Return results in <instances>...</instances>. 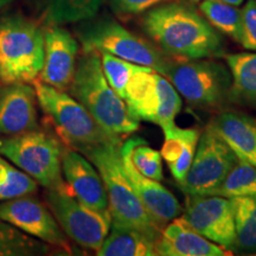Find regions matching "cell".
Instances as JSON below:
<instances>
[{
  "label": "cell",
  "instance_id": "cell-17",
  "mask_svg": "<svg viewBox=\"0 0 256 256\" xmlns=\"http://www.w3.org/2000/svg\"><path fill=\"white\" fill-rule=\"evenodd\" d=\"M37 96L26 82L5 83L0 87V133L17 136L37 130Z\"/></svg>",
  "mask_w": 256,
  "mask_h": 256
},
{
  "label": "cell",
  "instance_id": "cell-3",
  "mask_svg": "<svg viewBox=\"0 0 256 256\" xmlns=\"http://www.w3.org/2000/svg\"><path fill=\"white\" fill-rule=\"evenodd\" d=\"M121 146L110 144L92 147L82 154L90 160L104 180L112 220L110 226L139 230L156 241L165 226L147 211L130 186L124 172Z\"/></svg>",
  "mask_w": 256,
  "mask_h": 256
},
{
  "label": "cell",
  "instance_id": "cell-33",
  "mask_svg": "<svg viewBox=\"0 0 256 256\" xmlns=\"http://www.w3.org/2000/svg\"><path fill=\"white\" fill-rule=\"evenodd\" d=\"M194 2H202V0H194ZM217 2H228V4L240 6L243 2V0H217Z\"/></svg>",
  "mask_w": 256,
  "mask_h": 256
},
{
  "label": "cell",
  "instance_id": "cell-15",
  "mask_svg": "<svg viewBox=\"0 0 256 256\" xmlns=\"http://www.w3.org/2000/svg\"><path fill=\"white\" fill-rule=\"evenodd\" d=\"M43 34L44 63L40 81L60 90H68L78 60V40L60 25H46Z\"/></svg>",
  "mask_w": 256,
  "mask_h": 256
},
{
  "label": "cell",
  "instance_id": "cell-1",
  "mask_svg": "<svg viewBox=\"0 0 256 256\" xmlns=\"http://www.w3.org/2000/svg\"><path fill=\"white\" fill-rule=\"evenodd\" d=\"M142 26L146 34L174 60L218 58L226 42L204 16L190 6L168 2L145 12Z\"/></svg>",
  "mask_w": 256,
  "mask_h": 256
},
{
  "label": "cell",
  "instance_id": "cell-27",
  "mask_svg": "<svg viewBox=\"0 0 256 256\" xmlns=\"http://www.w3.org/2000/svg\"><path fill=\"white\" fill-rule=\"evenodd\" d=\"M210 194L226 198L256 197V168L238 160L222 183Z\"/></svg>",
  "mask_w": 256,
  "mask_h": 256
},
{
  "label": "cell",
  "instance_id": "cell-31",
  "mask_svg": "<svg viewBox=\"0 0 256 256\" xmlns=\"http://www.w3.org/2000/svg\"><path fill=\"white\" fill-rule=\"evenodd\" d=\"M242 37L240 43L247 50L256 51V0H248L241 10Z\"/></svg>",
  "mask_w": 256,
  "mask_h": 256
},
{
  "label": "cell",
  "instance_id": "cell-16",
  "mask_svg": "<svg viewBox=\"0 0 256 256\" xmlns=\"http://www.w3.org/2000/svg\"><path fill=\"white\" fill-rule=\"evenodd\" d=\"M62 174L69 192L76 200L98 212L110 216L104 180L90 160L66 147L62 153Z\"/></svg>",
  "mask_w": 256,
  "mask_h": 256
},
{
  "label": "cell",
  "instance_id": "cell-20",
  "mask_svg": "<svg viewBox=\"0 0 256 256\" xmlns=\"http://www.w3.org/2000/svg\"><path fill=\"white\" fill-rule=\"evenodd\" d=\"M165 142L162 144V158L168 164L171 174L182 183L186 177L196 152L200 130L196 128H180L176 124L162 128Z\"/></svg>",
  "mask_w": 256,
  "mask_h": 256
},
{
  "label": "cell",
  "instance_id": "cell-22",
  "mask_svg": "<svg viewBox=\"0 0 256 256\" xmlns=\"http://www.w3.org/2000/svg\"><path fill=\"white\" fill-rule=\"evenodd\" d=\"M224 58L232 75L229 102L256 107V54H229Z\"/></svg>",
  "mask_w": 256,
  "mask_h": 256
},
{
  "label": "cell",
  "instance_id": "cell-19",
  "mask_svg": "<svg viewBox=\"0 0 256 256\" xmlns=\"http://www.w3.org/2000/svg\"><path fill=\"white\" fill-rule=\"evenodd\" d=\"M156 254L162 256H223L229 252L209 241L182 220L165 224L154 243Z\"/></svg>",
  "mask_w": 256,
  "mask_h": 256
},
{
  "label": "cell",
  "instance_id": "cell-8",
  "mask_svg": "<svg viewBox=\"0 0 256 256\" xmlns=\"http://www.w3.org/2000/svg\"><path fill=\"white\" fill-rule=\"evenodd\" d=\"M78 37L83 51L110 54L128 62L150 66L159 74H162L170 60L156 46L110 17L86 20L78 30Z\"/></svg>",
  "mask_w": 256,
  "mask_h": 256
},
{
  "label": "cell",
  "instance_id": "cell-25",
  "mask_svg": "<svg viewBox=\"0 0 256 256\" xmlns=\"http://www.w3.org/2000/svg\"><path fill=\"white\" fill-rule=\"evenodd\" d=\"M200 10L218 32L240 43L242 37V14L238 6L217 0H202Z\"/></svg>",
  "mask_w": 256,
  "mask_h": 256
},
{
  "label": "cell",
  "instance_id": "cell-7",
  "mask_svg": "<svg viewBox=\"0 0 256 256\" xmlns=\"http://www.w3.org/2000/svg\"><path fill=\"white\" fill-rule=\"evenodd\" d=\"M63 147L43 130L12 136L0 144V154L46 190L68 188L62 174Z\"/></svg>",
  "mask_w": 256,
  "mask_h": 256
},
{
  "label": "cell",
  "instance_id": "cell-2",
  "mask_svg": "<svg viewBox=\"0 0 256 256\" xmlns=\"http://www.w3.org/2000/svg\"><path fill=\"white\" fill-rule=\"evenodd\" d=\"M68 90L108 132L122 136L134 133L139 128V121L130 114L126 102L106 80L101 56L96 51H83L76 60L75 72Z\"/></svg>",
  "mask_w": 256,
  "mask_h": 256
},
{
  "label": "cell",
  "instance_id": "cell-11",
  "mask_svg": "<svg viewBox=\"0 0 256 256\" xmlns=\"http://www.w3.org/2000/svg\"><path fill=\"white\" fill-rule=\"evenodd\" d=\"M238 162L230 147L206 126L200 132L191 166L179 188L186 196L210 194Z\"/></svg>",
  "mask_w": 256,
  "mask_h": 256
},
{
  "label": "cell",
  "instance_id": "cell-34",
  "mask_svg": "<svg viewBox=\"0 0 256 256\" xmlns=\"http://www.w3.org/2000/svg\"><path fill=\"white\" fill-rule=\"evenodd\" d=\"M14 0H0V10H2L4 8H6L10 2H12Z\"/></svg>",
  "mask_w": 256,
  "mask_h": 256
},
{
  "label": "cell",
  "instance_id": "cell-21",
  "mask_svg": "<svg viewBox=\"0 0 256 256\" xmlns=\"http://www.w3.org/2000/svg\"><path fill=\"white\" fill-rule=\"evenodd\" d=\"M46 25H63L92 19L106 0H32Z\"/></svg>",
  "mask_w": 256,
  "mask_h": 256
},
{
  "label": "cell",
  "instance_id": "cell-6",
  "mask_svg": "<svg viewBox=\"0 0 256 256\" xmlns=\"http://www.w3.org/2000/svg\"><path fill=\"white\" fill-rule=\"evenodd\" d=\"M162 75L194 107L217 110L229 102L232 75L212 58L170 60Z\"/></svg>",
  "mask_w": 256,
  "mask_h": 256
},
{
  "label": "cell",
  "instance_id": "cell-13",
  "mask_svg": "<svg viewBox=\"0 0 256 256\" xmlns=\"http://www.w3.org/2000/svg\"><path fill=\"white\" fill-rule=\"evenodd\" d=\"M0 220L46 244L68 252L72 250L68 236L60 229L49 208L32 194L2 202Z\"/></svg>",
  "mask_w": 256,
  "mask_h": 256
},
{
  "label": "cell",
  "instance_id": "cell-14",
  "mask_svg": "<svg viewBox=\"0 0 256 256\" xmlns=\"http://www.w3.org/2000/svg\"><path fill=\"white\" fill-rule=\"evenodd\" d=\"M139 136L130 138L122 142L120 148L124 172L140 202L151 215L162 224H168L183 212L180 203L160 182L144 176L132 162V150Z\"/></svg>",
  "mask_w": 256,
  "mask_h": 256
},
{
  "label": "cell",
  "instance_id": "cell-28",
  "mask_svg": "<svg viewBox=\"0 0 256 256\" xmlns=\"http://www.w3.org/2000/svg\"><path fill=\"white\" fill-rule=\"evenodd\" d=\"M37 185L34 178L0 154V203L24 194H34Z\"/></svg>",
  "mask_w": 256,
  "mask_h": 256
},
{
  "label": "cell",
  "instance_id": "cell-10",
  "mask_svg": "<svg viewBox=\"0 0 256 256\" xmlns=\"http://www.w3.org/2000/svg\"><path fill=\"white\" fill-rule=\"evenodd\" d=\"M46 200L60 229L84 249L98 252L110 234V216L86 206L66 190H48Z\"/></svg>",
  "mask_w": 256,
  "mask_h": 256
},
{
  "label": "cell",
  "instance_id": "cell-9",
  "mask_svg": "<svg viewBox=\"0 0 256 256\" xmlns=\"http://www.w3.org/2000/svg\"><path fill=\"white\" fill-rule=\"evenodd\" d=\"M124 101L138 121L162 128L174 124L182 110V98L165 76L150 66H139L127 83Z\"/></svg>",
  "mask_w": 256,
  "mask_h": 256
},
{
  "label": "cell",
  "instance_id": "cell-29",
  "mask_svg": "<svg viewBox=\"0 0 256 256\" xmlns=\"http://www.w3.org/2000/svg\"><path fill=\"white\" fill-rule=\"evenodd\" d=\"M100 56L106 80L110 83L112 89L124 100L127 83L133 72L139 68L140 64L128 62L126 60L119 58L110 54L102 52Z\"/></svg>",
  "mask_w": 256,
  "mask_h": 256
},
{
  "label": "cell",
  "instance_id": "cell-18",
  "mask_svg": "<svg viewBox=\"0 0 256 256\" xmlns=\"http://www.w3.org/2000/svg\"><path fill=\"white\" fill-rule=\"evenodd\" d=\"M238 160L256 168V120L238 112H222L208 124Z\"/></svg>",
  "mask_w": 256,
  "mask_h": 256
},
{
  "label": "cell",
  "instance_id": "cell-32",
  "mask_svg": "<svg viewBox=\"0 0 256 256\" xmlns=\"http://www.w3.org/2000/svg\"><path fill=\"white\" fill-rule=\"evenodd\" d=\"M168 0H110V8L120 17L142 14Z\"/></svg>",
  "mask_w": 256,
  "mask_h": 256
},
{
  "label": "cell",
  "instance_id": "cell-12",
  "mask_svg": "<svg viewBox=\"0 0 256 256\" xmlns=\"http://www.w3.org/2000/svg\"><path fill=\"white\" fill-rule=\"evenodd\" d=\"M177 218L226 252H234L236 232L230 198L215 194H191L188 196L186 209Z\"/></svg>",
  "mask_w": 256,
  "mask_h": 256
},
{
  "label": "cell",
  "instance_id": "cell-5",
  "mask_svg": "<svg viewBox=\"0 0 256 256\" xmlns=\"http://www.w3.org/2000/svg\"><path fill=\"white\" fill-rule=\"evenodd\" d=\"M44 63V34L36 22L23 16L0 19V80L31 83Z\"/></svg>",
  "mask_w": 256,
  "mask_h": 256
},
{
  "label": "cell",
  "instance_id": "cell-24",
  "mask_svg": "<svg viewBox=\"0 0 256 256\" xmlns=\"http://www.w3.org/2000/svg\"><path fill=\"white\" fill-rule=\"evenodd\" d=\"M230 200L234 206L236 232L232 252L256 255V197H236Z\"/></svg>",
  "mask_w": 256,
  "mask_h": 256
},
{
  "label": "cell",
  "instance_id": "cell-30",
  "mask_svg": "<svg viewBox=\"0 0 256 256\" xmlns=\"http://www.w3.org/2000/svg\"><path fill=\"white\" fill-rule=\"evenodd\" d=\"M162 159L160 152L153 150L147 145L145 140L139 138L132 150V162L140 174L154 180L162 182L164 179Z\"/></svg>",
  "mask_w": 256,
  "mask_h": 256
},
{
  "label": "cell",
  "instance_id": "cell-4",
  "mask_svg": "<svg viewBox=\"0 0 256 256\" xmlns=\"http://www.w3.org/2000/svg\"><path fill=\"white\" fill-rule=\"evenodd\" d=\"M31 83L36 90L38 104L55 126L60 139L70 148L83 153L92 147L110 144L122 145L121 136L100 126L72 95L37 78Z\"/></svg>",
  "mask_w": 256,
  "mask_h": 256
},
{
  "label": "cell",
  "instance_id": "cell-26",
  "mask_svg": "<svg viewBox=\"0 0 256 256\" xmlns=\"http://www.w3.org/2000/svg\"><path fill=\"white\" fill-rule=\"evenodd\" d=\"M48 252L46 243L0 220V256L43 255Z\"/></svg>",
  "mask_w": 256,
  "mask_h": 256
},
{
  "label": "cell",
  "instance_id": "cell-23",
  "mask_svg": "<svg viewBox=\"0 0 256 256\" xmlns=\"http://www.w3.org/2000/svg\"><path fill=\"white\" fill-rule=\"evenodd\" d=\"M154 240L142 232L130 228L112 226L110 234L96 252L98 256H153Z\"/></svg>",
  "mask_w": 256,
  "mask_h": 256
}]
</instances>
